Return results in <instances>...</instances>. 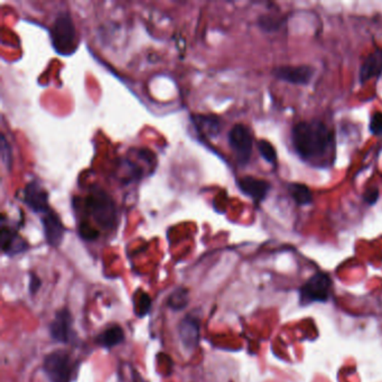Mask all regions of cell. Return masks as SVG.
Returning <instances> with one entry per match:
<instances>
[{
	"label": "cell",
	"mask_w": 382,
	"mask_h": 382,
	"mask_svg": "<svg viewBox=\"0 0 382 382\" xmlns=\"http://www.w3.org/2000/svg\"><path fill=\"white\" fill-rule=\"evenodd\" d=\"M0 247L5 255L13 257L25 253L29 249V244L19 236L17 231L12 227H7L3 222L0 230Z\"/></svg>",
	"instance_id": "obj_13"
},
{
	"label": "cell",
	"mask_w": 382,
	"mask_h": 382,
	"mask_svg": "<svg viewBox=\"0 0 382 382\" xmlns=\"http://www.w3.org/2000/svg\"><path fill=\"white\" fill-rule=\"evenodd\" d=\"M132 382H147L146 380L137 372V371H132Z\"/></svg>",
	"instance_id": "obj_25"
},
{
	"label": "cell",
	"mask_w": 382,
	"mask_h": 382,
	"mask_svg": "<svg viewBox=\"0 0 382 382\" xmlns=\"http://www.w3.org/2000/svg\"><path fill=\"white\" fill-rule=\"evenodd\" d=\"M257 147H258L259 152H260V155H262V157L264 161L269 163V164H276V150H275V147H273L269 141H259Z\"/></svg>",
	"instance_id": "obj_21"
},
{
	"label": "cell",
	"mask_w": 382,
	"mask_h": 382,
	"mask_svg": "<svg viewBox=\"0 0 382 382\" xmlns=\"http://www.w3.org/2000/svg\"><path fill=\"white\" fill-rule=\"evenodd\" d=\"M189 290L184 287H178L175 290H173L167 304L170 306V310H184L189 305Z\"/></svg>",
	"instance_id": "obj_18"
},
{
	"label": "cell",
	"mask_w": 382,
	"mask_h": 382,
	"mask_svg": "<svg viewBox=\"0 0 382 382\" xmlns=\"http://www.w3.org/2000/svg\"><path fill=\"white\" fill-rule=\"evenodd\" d=\"M288 192L299 207L310 205L313 202V194L308 185L302 183H290L288 184Z\"/></svg>",
	"instance_id": "obj_17"
},
{
	"label": "cell",
	"mask_w": 382,
	"mask_h": 382,
	"mask_svg": "<svg viewBox=\"0 0 382 382\" xmlns=\"http://www.w3.org/2000/svg\"><path fill=\"white\" fill-rule=\"evenodd\" d=\"M51 40L55 52L64 56L72 55L78 49V33L69 12H61L55 17L51 29Z\"/></svg>",
	"instance_id": "obj_3"
},
{
	"label": "cell",
	"mask_w": 382,
	"mask_h": 382,
	"mask_svg": "<svg viewBox=\"0 0 382 382\" xmlns=\"http://www.w3.org/2000/svg\"><path fill=\"white\" fill-rule=\"evenodd\" d=\"M382 75V49H376L363 60L360 66L359 81L363 84L371 79Z\"/></svg>",
	"instance_id": "obj_14"
},
{
	"label": "cell",
	"mask_w": 382,
	"mask_h": 382,
	"mask_svg": "<svg viewBox=\"0 0 382 382\" xmlns=\"http://www.w3.org/2000/svg\"><path fill=\"white\" fill-rule=\"evenodd\" d=\"M84 211L102 230H113L118 224V211L111 196L102 189H91L84 201Z\"/></svg>",
	"instance_id": "obj_2"
},
{
	"label": "cell",
	"mask_w": 382,
	"mask_h": 382,
	"mask_svg": "<svg viewBox=\"0 0 382 382\" xmlns=\"http://www.w3.org/2000/svg\"><path fill=\"white\" fill-rule=\"evenodd\" d=\"M369 129L374 136H382V112H376L372 115Z\"/></svg>",
	"instance_id": "obj_22"
},
{
	"label": "cell",
	"mask_w": 382,
	"mask_h": 382,
	"mask_svg": "<svg viewBox=\"0 0 382 382\" xmlns=\"http://www.w3.org/2000/svg\"><path fill=\"white\" fill-rule=\"evenodd\" d=\"M44 371L51 382H71L77 365L67 351L58 350L44 359Z\"/></svg>",
	"instance_id": "obj_4"
},
{
	"label": "cell",
	"mask_w": 382,
	"mask_h": 382,
	"mask_svg": "<svg viewBox=\"0 0 382 382\" xmlns=\"http://www.w3.org/2000/svg\"><path fill=\"white\" fill-rule=\"evenodd\" d=\"M292 145L299 159L312 166L326 168L333 164L335 141L332 130L317 119L301 121L292 129Z\"/></svg>",
	"instance_id": "obj_1"
},
{
	"label": "cell",
	"mask_w": 382,
	"mask_h": 382,
	"mask_svg": "<svg viewBox=\"0 0 382 382\" xmlns=\"http://www.w3.org/2000/svg\"><path fill=\"white\" fill-rule=\"evenodd\" d=\"M24 202L33 212L44 214L51 210L49 193L38 181L29 182L24 190Z\"/></svg>",
	"instance_id": "obj_9"
},
{
	"label": "cell",
	"mask_w": 382,
	"mask_h": 382,
	"mask_svg": "<svg viewBox=\"0 0 382 382\" xmlns=\"http://www.w3.org/2000/svg\"><path fill=\"white\" fill-rule=\"evenodd\" d=\"M178 333L185 348L189 350L198 348L201 337L200 319L194 315H186L178 324Z\"/></svg>",
	"instance_id": "obj_12"
},
{
	"label": "cell",
	"mask_w": 382,
	"mask_h": 382,
	"mask_svg": "<svg viewBox=\"0 0 382 382\" xmlns=\"http://www.w3.org/2000/svg\"><path fill=\"white\" fill-rule=\"evenodd\" d=\"M72 315L66 308L58 310L49 324V334L58 343H70L73 339Z\"/></svg>",
	"instance_id": "obj_8"
},
{
	"label": "cell",
	"mask_w": 382,
	"mask_h": 382,
	"mask_svg": "<svg viewBox=\"0 0 382 382\" xmlns=\"http://www.w3.org/2000/svg\"><path fill=\"white\" fill-rule=\"evenodd\" d=\"M150 308H152V299L148 294L141 292L136 296V315L138 317H146L147 314L150 313Z\"/></svg>",
	"instance_id": "obj_20"
},
{
	"label": "cell",
	"mask_w": 382,
	"mask_h": 382,
	"mask_svg": "<svg viewBox=\"0 0 382 382\" xmlns=\"http://www.w3.org/2000/svg\"><path fill=\"white\" fill-rule=\"evenodd\" d=\"M193 120L198 132L207 137H216L221 129V122L216 116H196Z\"/></svg>",
	"instance_id": "obj_16"
},
{
	"label": "cell",
	"mask_w": 382,
	"mask_h": 382,
	"mask_svg": "<svg viewBox=\"0 0 382 382\" xmlns=\"http://www.w3.org/2000/svg\"><path fill=\"white\" fill-rule=\"evenodd\" d=\"M273 74L278 80L294 86H308L315 75V69L310 65H282L273 69Z\"/></svg>",
	"instance_id": "obj_7"
},
{
	"label": "cell",
	"mask_w": 382,
	"mask_h": 382,
	"mask_svg": "<svg viewBox=\"0 0 382 382\" xmlns=\"http://www.w3.org/2000/svg\"><path fill=\"white\" fill-rule=\"evenodd\" d=\"M228 141L238 164L241 166L247 165L253 155V136L251 130L244 125H236L229 132Z\"/></svg>",
	"instance_id": "obj_6"
},
{
	"label": "cell",
	"mask_w": 382,
	"mask_h": 382,
	"mask_svg": "<svg viewBox=\"0 0 382 382\" xmlns=\"http://www.w3.org/2000/svg\"><path fill=\"white\" fill-rule=\"evenodd\" d=\"M40 221L43 225L44 236L47 239V244L52 247H58L63 240L64 232H65L60 216L51 209L40 216Z\"/></svg>",
	"instance_id": "obj_11"
},
{
	"label": "cell",
	"mask_w": 382,
	"mask_h": 382,
	"mask_svg": "<svg viewBox=\"0 0 382 382\" xmlns=\"http://www.w3.org/2000/svg\"><path fill=\"white\" fill-rule=\"evenodd\" d=\"M363 200L369 205H376L379 200V190L378 189H368L363 194Z\"/></svg>",
	"instance_id": "obj_23"
},
{
	"label": "cell",
	"mask_w": 382,
	"mask_h": 382,
	"mask_svg": "<svg viewBox=\"0 0 382 382\" xmlns=\"http://www.w3.org/2000/svg\"><path fill=\"white\" fill-rule=\"evenodd\" d=\"M238 189L244 196L250 198L256 205L262 203L267 198L268 193L271 192V184L266 180L253 177V176H244L239 178L237 182Z\"/></svg>",
	"instance_id": "obj_10"
},
{
	"label": "cell",
	"mask_w": 382,
	"mask_h": 382,
	"mask_svg": "<svg viewBox=\"0 0 382 382\" xmlns=\"http://www.w3.org/2000/svg\"><path fill=\"white\" fill-rule=\"evenodd\" d=\"M333 290V282L328 273H317L299 289L302 305L328 302Z\"/></svg>",
	"instance_id": "obj_5"
},
{
	"label": "cell",
	"mask_w": 382,
	"mask_h": 382,
	"mask_svg": "<svg viewBox=\"0 0 382 382\" xmlns=\"http://www.w3.org/2000/svg\"><path fill=\"white\" fill-rule=\"evenodd\" d=\"M286 23V18H279L271 15H262L258 19V26L266 33L278 32Z\"/></svg>",
	"instance_id": "obj_19"
},
{
	"label": "cell",
	"mask_w": 382,
	"mask_h": 382,
	"mask_svg": "<svg viewBox=\"0 0 382 382\" xmlns=\"http://www.w3.org/2000/svg\"><path fill=\"white\" fill-rule=\"evenodd\" d=\"M40 285H42L40 279L38 278L36 275H34V273H31V276H29V293L32 294V295H34L35 293H38Z\"/></svg>",
	"instance_id": "obj_24"
},
{
	"label": "cell",
	"mask_w": 382,
	"mask_h": 382,
	"mask_svg": "<svg viewBox=\"0 0 382 382\" xmlns=\"http://www.w3.org/2000/svg\"><path fill=\"white\" fill-rule=\"evenodd\" d=\"M124 341L125 332L119 325H110L95 337L97 345L104 349L115 348Z\"/></svg>",
	"instance_id": "obj_15"
}]
</instances>
